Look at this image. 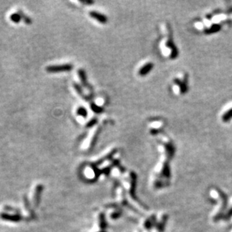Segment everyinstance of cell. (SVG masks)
I'll use <instances>...</instances> for the list:
<instances>
[{
    "label": "cell",
    "mask_w": 232,
    "mask_h": 232,
    "mask_svg": "<svg viewBox=\"0 0 232 232\" xmlns=\"http://www.w3.org/2000/svg\"><path fill=\"white\" fill-rule=\"evenodd\" d=\"M121 213H122V210L118 204L107 205L105 210H104L107 219L108 218L111 220H116L119 217H120Z\"/></svg>",
    "instance_id": "5b68a950"
},
{
    "label": "cell",
    "mask_w": 232,
    "mask_h": 232,
    "mask_svg": "<svg viewBox=\"0 0 232 232\" xmlns=\"http://www.w3.org/2000/svg\"><path fill=\"white\" fill-rule=\"evenodd\" d=\"M107 225V218L104 211H99L94 216L93 224L89 232H105Z\"/></svg>",
    "instance_id": "3957f363"
},
{
    "label": "cell",
    "mask_w": 232,
    "mask_h": 232,
    "mask_svg": "<svg viewBox=\"0 0 232 232\" xmlns=\"http://www.w3.org/2000/svg\"><path fill=\"white\" fill-rule=\"evenodd\" d=\"M73 86H74V88L76 90V92H77V93L79 94V95H81V97L84 98V99H87V100H90V99H92V97L86 96V95H84V94H83L82 88H81V87L80 85H79L78 84H77V83H74V84H73Z\"/></svg>",
    "instance_id": "8fae6325"
},
{
    "label": "cell",
    "mask_w": 232,
    "mask_h": 232,
    "mask_svg": "<svg viewBox=\"0 0 232 232\" xmlns=\"http://www.w3.org/2000/svg\"><path fill=\"white\" fill-rule=\"evenodd\" d=\"M80 2L83 3V4H87V5H92L93 4L94 2L93 1H90V0H88V1H86V0H84V1H82V0H80Z\"/></svg>",
    "instance_id": "d6986e66"
},
{
    "label": "cell",
    "mask_w": 232,
    "mask_h": 232,
    "mask_svg": "<svg viewBox=\"0 0 232 232\" xmlns=\"http://www.w3.org/2000/svg\"><path fill=\"white\" fill-rule=\"evenodd\" d=\"M43 190H44V185L41 183H36L31 186L29 194L27 196H26L33 210L37 208L39 205Z\"/></svg>",
    "instance_id": "7a4b0ae2"
},
{
    "label": "cell",
    "mask_w": 232,
    "mask_h": 232,
    "mask_svg": "<svg viewBox=\"0 0 232 232\" xmlns=\"http://www.w3.org/2000/svg\"><path fill=\"white\" fill-rule=\"evenodd\" d=\"M97 123H98V119L97 118H92V120H90L88 122H87V125H86V127H87V128H88V129L92 128V127H93L94 125H95Z\"/></svg>",
    "instance_id": "e0dca14e"
},
{
    "label": "cell",
    "mask_w": 232,
    "mask_h": 232,
    "mask_svg": "<svg viewBox=\"0 0 232 232\" xmlns=\"http://www.w3.org/2000/svg\"><path fill=\"white\" fill-rule=\"evenodd\" d=\"M76 113H77V115L80 116L81 117H84V118H86L87 117V115H88L87 110L84 107H79L77 109Z\"/></svg>",
    "instance_id": "5bb4252c"
},
{
    "label": "cell",
    "mask_w": 232,
    "mask_h": 232,
    "mask_svg": "<svg viewBox=\"0 0 232 232\" xmlns=\"http://www.w3.org/2000/svg\"><path fill=\"white\" fill-rule=\"evenodd\" d=\"M89 16L91 17L92 18H93L94 20L97 21L98 22L101 23V24H104L108 21V19H107V17L106 15H104L103 14H101V13L98 12V11H92L89 13Z\"/></svg>",
    "instance_id": "ba28073f"
},
{
    "label": "cell",
    "mask_w": 232,
    "mask_h": 232,
    "mask_svg": "<svg viewBox=\"0 0 232 232\" xmlns=\"http://www.w3.org/2000/svg\"><path fill=\"white\" fill-rule=\"evenodd\" d=\"M102 127H99V128L96 129V131L95 132V133H94L93 136H92V139H91L90 144H89V150H92V149L94 147H95L96 143H97L98 137H99V135H100V133L102 132Z\"/></svg>",
    "instance_id": "9c48e42d"
},
{
    "label": "cell",
    "mask_w": 232,
    "mask_h": 232,
    "mask_svg": "<svg viewBox=\"0 0 232 232\" xmlns=\"http://www.w3.org/2000/svg\"><path fill=\"white\" fill-rule=\"evenodd\" d=\"M73 69V65L66 63L61 65H49L46 68V71L48 73H59L62 72H70Z\"/></svg>",
    "instance_id": "8992f818"
},
{
    "label": "cell",
    "mask_w": 232,
    "mask_h": 232,
    "mask_svg": "<svg viewBox=\"0 0 232 232\" xmlns=\"http://www.w3.org/2000/svg\"><path fill=\"white\" fill-rule=\"evenodd\" d=\"M90 107L92 111L95 113V114H101V113L104 111L103 107H101V106H99L95 103H93V102H91L90 103Z\"/></svg>",
    "instance_id": "4fadbf2b"
},
{
    "label": "cell",
    "mask_w": 232,
    "mask_h": 232,
    "mask_svg": "<svg viewBox=\"0 0 232 232\" xmlns=\"http://www.w3.org/2000/svg\"><path fill=\"white\" fill-rule=\"evenodd\" d=\"M231 117H232V109H231V110H229L228 111H227L226 113H225V115L223 116V120H224L225 121H228L230 118H231Z\"/></svg>",
    "instance_id": "ac0fdd59"
},
{
    "label": "cell",
    "mask_w": 232,
    "mask_h": 232,
    "mask_svg": "<svg viewBox=\"0 0 232 232\" xmlns=\"http://www.w3.org/2000/svg\"><path fill=\"white\" fill-rule=\"evenodd\" d=\"M21 210V213L23 217L24 218L25 221H31L35 219V213L31 205L29 204L27 198L24 196L22 198L21 204V208H19Z\"/></svg>",
    "instance_id": "277c9868"
},
{
    "label": "cell",
    "mask_w": 232,
    "mask_h": 232,
    "mask_svg": "<svg viewBox=\"0 0 232 232\" xmlns=\"http://www.w3.org/2000/svg\"><path fill=\"white\" fill-rule=\"evenodd\" d=\"M116 152H117V149H114V150H111V151L109 152L108 154H107V155H105L104 157H102V158L99 159L95 161V162H92V164L94 165V166H95L96 168H99V166L103 165L105 162H107V161L113 158V156L115 155Z\"/></svg>",
    "instance_id": "52a82bcc"
},
{
    "label": "cell",
    "mask_w": 232,
    "mask_h": 232,
    "mask_svg": "<svg viewBox=\"0 0 232 232\" xmlns=\"http://www.w3.org/2000/svg\"><path fill=\"white\" fill-rule=\"evenodd\" d=\"M18 13H19L20 14H21V18H22V20H24V21L25 23H26L27 25H30L32 24V20H31L30 17H29L28 16H26V14H24V12H23L22 11H18Z\"/></svg>",
    "instance_id": "2e32d148"
},
{
    "label": "cell",
    "mask_w": 232,
    "mask_h": 232,
    "mask_svg": "<svg viewBox=\"0 0 232 232\" xmlns=\"http://www.w3.org/2000/svg\"><path fill=\"white\" fill-rule=\"evenodd\" d=\"M152 68V63L146 64L145 65L143 66V67H142L141 69H140V71H139V74H140V75H141V76L146 75L147 73H148L150 70H151Z\"/></svg>",
    "instance_id": "7c38bea8"
},
{
    "label": "cell",
    "mask_w": 232,
    "mask_h": 232,
    "mask_svg": "<svg viewBox=\"0 0 232 232\" xmlns=\"http://www.w3.org/2000/svg\"><path fill=\"white\" fill-rule=\"evenodd\" d=\"M77 73H78L79 77H80V80L81 81V84H83V86L85 87H89L88 82H87V74H86L85 71H84V69H79Z\"/></svg>",
    "instance_id": "30bf717a"
},
{
    "label": "cell",
    "mask_w": 232,
    "mask_h": 232,
    "mask_svg": "<svg viewBox=\"0 0 232 232\" xmlns=\"http://www.w3.org/2000/svg\"><path fill=\"white\" fill-rule=\"evenodd\" d=\"M10 20H11L13 23L18 24V23L21 22L22 18H21V14H20L19 13H13V14L10 16Z\"/></svg>",
    "instance_id": "9a60e30c"
},
{
    "label": "cell",
    "mask_w": 232,
    "mask_h": 232,
    "mask_svg": "<svg viewBox=\"0 0 232 232\" xmlns=\"http://www.w3.org/2000/svg\"><path fill=\"white\" fill-rule=\"evenodd\" d=\"M0 219L6 223L11 224H17L25 221L21 213L20 209H17L13 206L5 205L0 210Z\"/></svg>",
    "instance_id": "6da1fadb"
}]
</instances>
